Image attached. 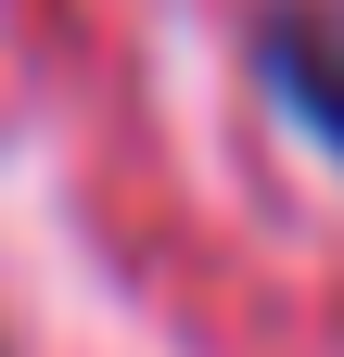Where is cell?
Returning a JSON list of instances; mask_svg holds the SVG:
<instances>
[{
  "instance_id": "obj_1",
  "label": "cell",
  "mask_w": 344,
  "mask_h": 357,
  "mask_svg": "<svg viewBox=\"0 0 344 357\" xmlns=\"http://www.w3.org/2000/svg\"><path fill=\"white\" fill-rule=\"evenodd\" d=\"M255 64H268V89L344 153V0H268V13H255Z\"/></svg>"
}]
</instances>
